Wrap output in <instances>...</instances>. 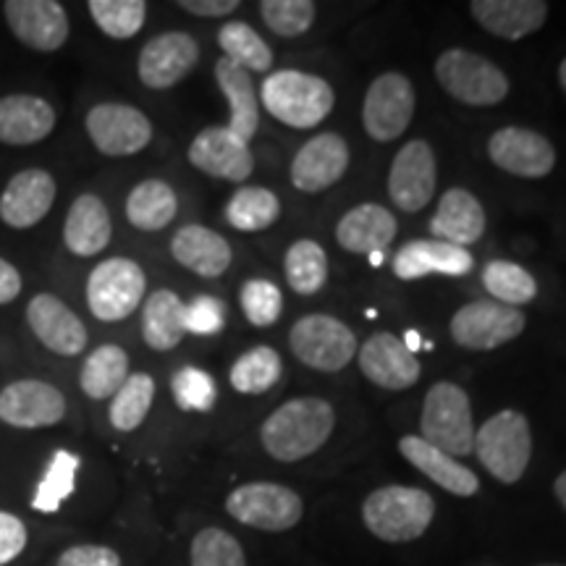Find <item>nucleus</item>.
Instances as JSON below:
<instances>
[{
	"mask_svg": "<svg viewBox=\"0 0 566 566\" xmlns=\"http://www.w3.org/2000/svg\"><path fill=\"white\" fill-rule=\"evenodd\" d=\"M336 428L334 407L317 396L281 405L260 428V441L275 462H300L321 451Z\"/></svg>",
	"mask_w": 566,
	"mask_h": 566,
	"instance_id": "f257e3e1",
	"label": "nucleus"
},
{
	"mask_svg": "<svg viewBox=\"0 0 566 566\" xmlns=\"http://www.w3.org/2000/svg\"><path fill=\"white\" fill-rule=\"evenodd\" d=\"M260 101L275 122L292 129H315L331 116L336 105L334 87L315 74L283 69L268 74Z\"/></svg>",
	"mask_w": 566,
	"mask_h": 566,
	"instance_id": "f03ea898",
	"label": "nucleus"
},
{
	"mask_svg": "<svg viewBox=\"0 0 566 566\" xmlns=\"http://www.w3.org/2000/svg\"><path fill=\"white\" fill-rule=\"evenodd\" d=\"M436 516L433 495L412 485H386L363 504V522L384 543H409L424 535Z\"/></svg>",
	"mask_w": 566,
	"mask_h": 566,
	"instance_id": "7ed1b4c3",
	"label": "nucleus"
},
{
	"mask_svg": "<svg viewBox=\"0 0 566 566\" xmlns=\"http://www.w3.org/2000/svg\"><path fill=\"white\" fill-rule=\"evenodd\" d=\"M475 454L499 483H520L533 457V433L527 417L516 409L488 417L475 430Z\"/></svg>",
	"mask_w": 566,
	"mask_h": 566,
	"instance_id": "20e7f679",
	"label": "nucleus"
},
{
	"mask_svg": "<svg viewBox=\"0 0 566 566\" xmlns=\"http://www.w3.org/2000/svg\"><path fill=\"white\" fill-rule=\"evenodd\" d=\"M420 430L424 441L449 457L475 454V422L464 388L451 380H441L430 388L422 401Z\"/></svg>",
	"mask_w": 566,
	"mask_h": 566,
	"instance_id": "39448f33",
	"label": "nucleus"
},
{
	"mask_svg": "<svg viewBox=\"0 0 566 566\" xmlns=\"http://www.w3.org/2000/svg\"><path fill=\"white\" fill-rule=\"evenodd\" d=\"M436 80L446 95L472 108L499 105L509 95V76L504 71L485 55L462 51V48H451L438 55Z\"/></svg>",
	"mask_w": 566,
	"mask_h": 566,
	"instance_id": "423d86ee",
	"label": "nucleus"
},
{
	"mask_svg": "<svg viewBox=\"0 0 566 566\" xmlns=\"http://www.w3.org/2000/svg\"><path fill=\"white\" fill-rule=\"evenodd\" d=\"M289 346L294 357L313 370L338 373L352 363L359 344L349 325L331 315H304L292 325Z\"/></svg>",
	"mask_w": 566,
	"mask_h": 566,
	"instance_id": "0eeeda50",
	"label": "nucleus"
},
{
	"mask_svg": "<svg viewBox=\"0 0 566 566\" xmlns=\"http://www.w3.org/2000/svg\"><path fill=\"white\" fill-rule=\"evenodd\" d=\"M233 520L263 533H286L302 522V495L279 483H247L233 488L226 499Z\"/></svg>",
	"mask_w": 566,
	"mask_h": 566,
	"instance_id": "6e6552de",
	"label": "nucleus"
},
{
	"mask_svg": "<svg viewBox=\"0 0 566 566\" xmlns=\"http://www.w3.org/2000/svg\"><path fill=\"white\" fill-rule=\"evenodd\" d=\"M145 271L129 258H111L90 273V313L103 323L126 321L145 300Z\"/></svg>",
	"mask_w": 566,
	"mask_h": 566,
	"instance_id": "1a4fd4ad",
	"label": "nucleus"
},
{
	"mask_svg": "<svg viewBox=\"0 0 566 566\" xmlns=\"http://www.w3.org/2000/svg\"><path fill=\"white\" fill-rule=\"evenodd\" d=\"M527 317L522 310L509 307V304L478 300L464 304L451 317V338L462 346V349L491 352L499 349L525 331Z\"/></svg>",
	"mask_w": 566,
	"mask_h": 566,
	"instance_id": "9d476101",
	"label": "nucleus"
},
{
	"mask_svg": "<svg viewBox=\"0 0 566 566\" xmlns=\"http://www.w3.org/2000/svg\"><path fill=\"white\" fill-rule=\"evenodd\" d=\"M415 87L399 71L373 80L363 105V126L375 142H394L409 129L415 116Z\"/></svg>",
	"mask_w": 566,
	"mask_h": 566,
	"instance_id": "9b49d317",
	"label": "nucleus"
},
{
	"mask_svg": "<svg viewBox=\"0 0 566 566\" xmlns=\"http://www.w3.org/2000/svg\"><path fill=\"white\" fill-rule=\"evenodd\" d=\"M92 145L111 158L137 155L150 145L153 124L139 108L124 103H101L87 113Z\"/></svg>",
	"mask_w": 566,
	"mask_h": 566,
	"instance_id": "f8f14e48",
	"label": "nucleus"
},
{
	"mask_svg": "<svg viewBox=\"0 0 566 566\" xmlns=\"http://www.w3.org/2000/svg\"><path fill=\"white\" fill-rule=\"evenodd\" d=\"M438 184V163L433 147L424 139H412L396 153L388 171V195L405 212H420L433 200Z\"/></svg>",
	"mask_w": 566,
	"mask_h": 566,
	"instance_id": "ddd939ff",
	"label": "nucleus"
},
{
	"mask_svg": "<svg viewBox=\"0 0 566 566\" xmlns=\"http://www.w3.org/2000/svg\"><path fill=\"white\" fill-rule=\"evenodd\" d=\"M488 158L501 171L520 179H546L556 166V150L548 137L525 126H506L488 139Z\"/></svg>",
	"mask_w": 566,
	"mask_h": 566,
	"instance_id": "4468645a",
	"label": "nucleus"
},
{
	"mask_svg": "<svg viewBox=\"0 0 566 566\" xmlns=\"http://www.w3.org/2000/svg\"><path fill=\"white\" fill-rule=\"evenodd\" d=\"M6 21L21 45L38 53H55L69 40V13L55 0H9Z\"/></svg>",
	"mask_w": 566,
	"mask_h": 566,
	"instance_id": "2eb2a0df",
	"label": "nucleus"
},
{
	"mask_svg": "<svg viewBox=\"0 0 566 566\" xmlns=\"http://www.w3.org/2000/svg\"><path fill=\"white\" fill-rule=\"evenodd\" d=\"M66 417V396L45 380H17L0 391V420L11 428H51Z\"/></svg>",
	"mask_w": 566,
	"mask_h": 566,
	"instance_id": "dca6fc26",
	"label": "nucleus"
},
{
	"mask_svg": "<svg viewBox=\"0 0 566 566\" xmlns=\"http://www.w3.org/2000/svg\"><path fill=\"white\" fill-rule=\"evenodd\" d=\"M187 158L197 171L223 181H244L254 171L250 145L239 139L229 126H210L200 132L189 145Z\"/></svg>",
	"mask_w": 566,
	"mask_h": 566,
	"instance_id": "f3484780",
	"label": "nucleus"
},
{
	"mask_svg": "<svg viewBox=\"0 0 566 566\" xmlns=\"http://www.w3.org/2000/svg\"><path fill=\"white\" fill-rule=\"evenodd\" d=\"M200 61V45L187 32H163L142 48L139 80L150 90H168L179 84Z\"/></svg>",
	"mask_w": 566,
	"mask_h": 566,
	"instance_id": "a211bd4d",
	"label": "nucleus"
},
{
	"mask_svg": "<svg viewBox=\"0 0 566 566\" xmlns=\"http://www.w3.org/2000/svg\"><path fill=\"white\" fill-rule=\"evenodd\" d=\"M359 370L375 386L388 388V391H405L420 380V363L412 352L407 349L399 336L380 331L373 334L359 346Z\"/></svg>",
	"mask_w": 566,
	"mask_h": 566,
	"instance_id": "6ab92c4d",
	"label": "nucleus"
},
{
	"mask_svg": "<svg viewBox=\"0 0 566 566\" xmlns=\"http://www.w3.org/2000/svg\"><path fill=\"white\" fill-rule=\"evenodd\" d=\"M349 168V145L334 132L304 142L292 160V184L304 195L325 192Z\"/></svg>",
	"mask_w": 566,
	"mask_h": 566,
	"instance_id": "aec40b11",
	"label": "nucleus"
},
{
	"mask_svg": "<svg viewBox=\"0 0 566 566\" xmlns=\"http://www.w3.org/2000/svg\"><path fill=\"white\" fill-rule=\"evenodd\" d=\"M27 323L38 342L61 357H76L87 346L84 323L55 294L32 296V302L27 304Z\"/></svg>",
	"mask_w": 566,
	"mask_h": 566,
	"instance_id": "412c9836",
	"label": "nucleus"
},
{
	"mask_svg": "<svg viewBox=\"0 0 566 566\" xmlns=\"http://www.w3.org/2000/svg\"><path fill=\"white\" fill-rule=\"evenodd\" d=\"M55 179L42 168H27L13 176L0 195V221L11 229H32L48 216L55 202Z\"/></svg>",
	"mask_w": 566,
	"mask_h": 566,
	"instance_id": "4be33fe9",
	"label": "nucleus"
},
{
	"mask_svg": "<svg viewBox=\"0 0 566 566\" xmlns=\"http://www.w3.org/2000/svg\"><path fill=\"white\" fill-rule=\"evenodd\" d=\"M475 268V258L462 247L438 242V239H415L394 254V273L401 281H417L424 275H467Z\"/></svg>",
	"mask_w": 566,
	"mask_h": 566,
	"instance_id": "5701e85b",
	"label": "nucleus"
},
{
	"mask_svg": "<svg viewBox=\"0 0 566 566\" xmlns=\"http://www.w3.org/2000/svg\"><path fill=\"white\" fill-rule=\"evenodd\" d=\"M548 3L543 0H472L470 13L485 32L501 40H522L548 21Z\"/></svg>",
	"mask_w": 566,
	"mask_h": 566,
	"instance_id": "b1692460",
	"label": "nucleus"
},
{
	"mask_svg": "<svg viewBox=\"0 0 566 566\" xmlns=\"http://www.w3.org/2000/svg\"><path fill=\"white\" fill-rule=\"evenodd\" d=\"M399 451L401 457H405L412 467H417L424 478H430L436 485L459 495V499H470V495H475L480 491V480L470 467L459 464L454 457L436 449V446L424 441L422 436H405L399 441Z\"/></svg>",
	"mask_w": 566,
	"mask_h": 566,
	"instance_id": "393cba45",
	"label": "nucleus"
},
{
	"mask_svg": "<svg viewBox=\"0 0 566 566\" xmlns=\"http://www.w3.org/2000/svg\"><path fill=\"white\" fill-rule=\"evenodd\" d=\"M55 129V111L38 95L0 97V145L27 147L51 137Z\"/></svg>",
	"mask_w": 566,
	"mask_h": 566,
	"instance_id": "a878e982",
	"label": "nucleus"
},
{
	"mask_svg": "<svg viewBox=\"0 0 566 566\" xmlns=\"http://www.w3.org/2000/svg\"><path fill=\"white\" fill-rule=\"evenodd\" d=\"M430 233L438 242L454 244L467 250L470 244L480 242L485 233V210L472 192L462 187L449 189L438 202V210L430 221Z\"/></svg>",
	"mask_w": 566,
	"mask_h": 566,
	"instance_id": "bb28decb",
	"label": "nucleus"
},
{
	"mask_svg": "<svg viewBox=\"0 0 566 566\" xmlns=\"http://www.w3.org/2000/svg\"><path fill=\"white\" fill-rule=\"evenodd\" d=\"M171 254L179 265L202 279H218L231 265V244L208 226H181L171 239Z\"/></svg>",
	"mask_w": 566,
	"mask_h": 566,
	"instance_id": "cd10ccee",
	"label": "nucleus"
},
{
	"mask_svg": "<svg viewBox=\"0 0 566 566\" xmlns=\"http://www.w3.org/2000/svg\"><path fill=\"white\" fill-rule=\"evenodd\" d=\"M399 223H396L394 212L384 205L365 202L352 208L336 226V242L346 252L354 254H373L384 252L388 244L396 239Z\"/></svg>",
	"mask_w": 566,
	"mask_h": 566,
	"instance_id": "c85d7f7f",
	"label": "nucleus"
},
{
	"mask_svg": "<svg viewBox=\"0 0 566 566\" xmlns=\"http://www.w3.org/2000/svg\"><path fill=\"white\" fill-rule=\"evenodd\" d=\"M111 212L97 195L76 197L63 223V242L76 258H95L111 244Z\"/></svg>",
	"mask_w": 566,
	"mask_h": 566,
	"instance_id": "c756f323",
	"label": "nucleus"
},
{
	"mask_svg": "<svg viewBox=\"0 0 566 566\" xmlns=\"http://www.w3.org/2000/svg\"><path fill=\"white\" fill-rule=\"evenodd\" d=\"M216 82L231 108L229 129L250 145V139L260 129V101L258 92H254L252 76L233 61L221 59L216 63Z\"/></svg>",
	"mask_w": 566,
	"mask_h": 566,
	"instance_id": "7c9ffc66",
	"label": "nucleus"
},
{
	"mask_svg": "<svg viewBox=\"0 0 566 566\" xmlns=\"http://www.w3.org/2000/svg\"><path fill=\"white\" fill-rule=\"evenodd\" d=\"M142 336L155 352H168L187 336V304L171 289H158L142 304Z\"/></svg>",
	"mask_w": 566,
	"mask_h": 566,
	"instance_id": "2f4dec72",
	"label": "nucleus"
},
{
	"mask_svg": "<svg viewBox=\"0 0 566 566\" xmlns=\"http://www.w3.org/2000/svg\"><path fill=\"white\" fill-rule=\"evenodd\" d=\"M179 212V200L171 184L160 179H145L126 197V218L139 231H160Z\"/></svg>",
	"mask_w": 566,
	"mask_h": 566,
	"instance_id": "473e14b6",
	"label": "nucleus"
},
{
	"mask_svg": "<svg viewBox=\"0 0 566 566\" xmlns=\"http://www.w3.org/2000/svg\"><path fill=\"white\" fill-rule=\"evenodd\" d=\"M129 378V354L116 344H103L84 359L80 373L82 391L95 401H105L116 396L118 388Z\"/></svg>",
	"mask_w": 566,
	"mask_h": 566,
	"instance_id": "72a5a7b5",
	"label": "nucleus"
},
{
	"mask_svg": "<svg viewBox=\"0 0 566 566\" xmlns=\"http://www.w3.org/2000/svg\"><path fill=\"white\" fill-rule=\"evenodd\" d=\"M281 200L265 187H242L226 205V221L237 231H265L279 221Z\"/></svg>",
	"mask_w": 566,
	"mask_h": 566,
	"instance_id": "f704fd0d",
	"label": "nucleus"
},
{
	"mask_svg": "<svg viewBox=\"0 0 566 566\" xmlns=\"http://www.w3.org/2000/svg\"><path fill=\"white\" fill-rule=\"evenodd\" d=\"M283 273L296 294L313 296L328 281V254L313 239H300L283 258Z\"/></svg>",
	"mask_w": 566,
	"mask_h": 566,
	"instance_id": "c9c22d12",
	"label": "nucleus"
},
{
	"mask_svg": "<svg viewBox=\"0 0 566 566\" xmlns=\"http://www.w3.org/2000/svg\"><path fill=\"white\" fill-rule=\"evenodd\" d=\"M218 45H221L223 59L242 66L247 74H265L273 66V51L268 42L260 38L244 21H229L218 32Z\"/></svg>",
	"mask_w": 566,
	"mask_h": 566,
	"instance_id": "e433bc0d",
	"label": "nucleus"
},
{
	"mask_svg": "<svg viewBox=\"0 0 566 566\" xmlns=\"http://www.w3.org/2000/svg\"><path fill=\"white\" fill-rule=\"evenodd\" d=\"M155 399V380L147 373H132L126 384L111 399V424L122 433H132L150 415Z\"/></svg>",
	"mask_w": 566,
	"mask_h": 566,
	"instance_id": "4c0bfd02",
	"label": "nucleus"
},
{
	"mask_svg": "<svg viewBox=\"0 0 566 566\" xmlns=\"http://www.w3.org/2000/svg\"><path fill=\"white\" fill-rule=\"evenodd\" d=\"M283 363L273 346H254L231 365L229 380L239 394H265L279 384Z\"/></svg>",
	"mask_w": 566,
	"mask_h": 566,
	"instance_id": "58836bf2",
	"label": "nucleus"
},
{
	"mask_svg": "<svg viewBox=\"0 0 566 566\" xmlns=\"http://www.w3.org/2000/svg\"><path fill=\"white\" fill-rule=\"evenodd\" d=\"M80 464L82 459L71 454V451H63V449L55 451L51 464H48L45 470V478L40 480L38 493H34L32 499L34 512H42V514L59 512L63 501H69L71 493H74Z\"/></svg>",
	"mask_w": 566,
	"mask_h": 566,
	"instance_id": "ea45409f",
	"label": "nucleus"
},
{
	"mask_svg": "<svg viewBox=\"0 0 566 566\" xmlns=\"http://www.w3.org/2000/svg\"><path fill=\"white\" fill-rule=\"evenodd\" d=\"M483 286L493 302L509 304L520 310V304H530L537 296V283L530 271L509 260H493L483 268Z\"/></svg>",
	"mask_w": 566,
	"mask_h": 566,
	"instance_id": "a19ab883",
	"label": "nucleus"
},
{
	"mask_svg": "<svg viewBox=\"0 0 566 566\" xmlns=\"http://www.w3.org/2000/svg\"><path fill=\"white\" fill-rule=\"evenodd\" d=\"M87 9L101 32L113 40H132L147 19L145 0H90Z\"/></svg>",
	"mask_w": 566,
	"mask_h": 566,
	"instance_id": "79ce46f5",
	"label": "nucleus"
},
{
	"mask_svg": "<svg viewBox=\"0 0 566 566\" xmlns=\"http://www.w3.org/2000/svg\"><path fill=\"white\" fill-rule=\"evenodd\" d=\"M192 566H247L242 543L221 527H205L195 535L189 548Z\"/></svg>",
	"mask_w": 566,
	"mask_h": 566,
	"instance_id": "37998d69",
	"label": "nucleus"
},
{
	"mask_svg": "<svg viewBox=\"0 0 566 566\" xmlns=\"http://www.w3.org/2000/svg\"><path fill=\"white\" fill-rule=\"evenodd\" d=\"M171 394L174 401L184 412H210L218 401V386L210 373L200 370V367H181L171 378Z\"/></svg>",
	"mask_w": 566,
	"mask_h": 566,
	"instance_id": "c03bdc74",
	"label": "nucleus"
},
{
	"mask_svg": "<svg viewBox=\"0 0 566 566\" xmlns=\"http://www.w3.org/2000/svg\"><path fill=\"white\" fill-rule=\"evenodd\" d=\"M260 13L271 32L281 38H302L315 21V3L313 0H263Z\"/></svg>",
	"mask_w": 566,
	"mask_h": 566,
	"instance_id": "a18cd8bd",
	"label": "nucleus"
},
{
	"mask_svg": "<svg viewBox=\"0 0 566 566\" xmlns=\"http://www.w3.org/2000/svg\"><path fill=\"white\" fill-rule=\"evenodd\" d=\"M239 300H242L244 317L252 325H258V328H268V325H273L283 313V294L273 281H265V279L247 281L242 286V294H239Z\"/></svg>",
	"mask_w": 566,
	"mask_h": 566,
	"instance_id": "49530a36",
	"label": "nucleus"
},
{
	"mask_svg": "<svg viewBox=\"0 0 566 566\" xmlns=\"http://www.w3.org/2000/svg\"><path fill=\"white\" fill-rule=\"evenodd\" d=\"M226 304L216 296H195L187 304V334L195 336H216L223 331Z\"/></svg>",
	"mask_w": 566,
	"mask_h": 566,
	"instance_id": "de8ad7c7",
	"label": "nucleus"
},
{
	"mask_svg": "<svg viewBox=\"0 0 566 566\" xmlns=\"http://www.w3.org/2000/svg\"><path fill=\"white\" fill-rule=\"evenodd\" d=\"M27 548V525L17 514L0 512V566L11 564Z\"/></svg>",
	"mask_w": 566,
	"mask_h": 566,
	"instance_id": "09e8293b",
	"label": "nucleus"
},
{
	"mask_svg": "<svg viewBox=\"0 0 566 566\" xmlns=\"http://www.w3.org/2000/svg\"><path fill=\"white\" fill-rule=\"evenodd\" d=\"M59 566H122V556L108 546H74L63 551Z\"/></svg>",
	"mask_w": 566,
	"mask_h": 566,
	"instance_id": "8fccbe9b",
	"label": "nucleus"
},
{
	"mask_svg": "<svg viewBox=\"0 0 566 566\" xmlns=\"http://www.w3.org/2000/svg\"><path fill=\"white\" fill-rule=\"evenodd\" d=\"M179 6L195 17H226L239 9V0H181Z\"/></svg>",
	"mask_w": 566,
	"mask_h": 566,
	"instance_id": "3c124183",
	"label": "nucleus"
},
{
	"mask_svg": "<svg viewBox=\"0 0 566 566\" xmlns=\"http://www.w3.org/2000/svg\"><path fill=\"white\" fill-rule=\"evenodd\" d=\"M21 294V273L9 260L0 258V304H9Z\"/></svg>",
	"mask_w": 566,
	"mask_h": 566,
	"instance_id": "603ef678",
	"label": "nucleus"
},
{
	"mask_svg": "<svg viewBox=\"0 0 566 566\" xmlns=\"http://www.w3.org/2000/svg\"><path fill=\"white\" fill-rule=\"evenodd\" d=\"M554 493H556L558 504H562V506L566 509V470L562 472V475L556 478V483H554Z\"/></svg>",
	"mask_w": 566,
	"mask_h": 566,
	"instance_id": "864d4df0",
	"label": "nucleus"
},
{
	"mask_svg": "<svg viewBox=\"0 0 566 566\" xmlns=\"http://www.w3.org/2000/svg\"><path fill=\"white\" fill-rule=\"evenodd\" d=\"M405 346L409 352H417V349H424V344H422V338H420V334H417V331H407L405 334Z\"/></svg>",
	"mask_w": 566,
	"mask_h": 566,
	"instance_id": "5fc2aeb1",
	"label": "nucleus"
},
{
	"mask_svg": "<svg viewBox=\"0 0 566 566\" xmlns=\"http://www.w3.org/2000/svg\"><path fill=\"white\" fill-rule=\"evenodd\" d=\"M558 82H562V90L566 92V59L562 61V66H558Z\"/></svg>",
	"mask_w": 566,
	"mask_h": 566,
	"instance_id": "6e6d98bb",
	"label": "nucleus"
},
{
	"mask_svg": "<svg viewBox=\"0 0 566 566\" xmlns=\"http://www.w3.org/2000/svg\"><path fill=\"white\" fill-rule=\"evenodd\" d=\"M370 260H373V265H384L386 254H384V252H373V254H370Z\"/></svg>",
	"mask_w": 566,
	"mask_h": 566,
	"instance_id": "4d7b16f0",
	"label": "nucleus"
},
{
	"mask_svg": "<svg viewBox=\"0 0 566 566\" xmlns=\"http://www.w3.org/2000/svg\"><path fill=\"white\" fill-rule=\"evenodd\" d=\"M535 566H564V564H535Z\"/></svg>",
	"mask_w": 566,
	"mask_h": 566,
	"instance_id": "13d9d810",
	"label": "nucleus"
}]
</instances>
